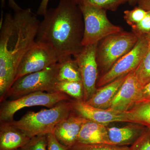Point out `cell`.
Masks as SVG:
<instances>
[{
	"mask_svg": "<svg viewBox=\"0 0 150 150\" xmlns=\"http://www.w3.org/2000/svg\"><path fill=\"white\" fill-rule=\"evenodd\" d=\"M83 16V46L96 44L105 38L123 31L122 28L113 24L108 18L107 11L90 5H79Z\"/></svg>",
	"mask_w": 150,
	"mask_h": 150,
	"instance_id": "cell-6",
	"label": "cell"
},
{
	"mask_svg": "<svg viewBox=\"0 0 150 150\" xmlns=\"http://www.w3.org/2000/svg\"><path fill=\"white\" fill-rule=\"evenodd\" d=\"M59 69V63H57L42 71L19 78L14 82L9 89L3 101L7 98L11 97L15 99L36 92H56L55 86L58 81L57 77Z\"/></svg>",
	"mask_w": 150,
	"mask_h": 150,
	"instance_id": "cell-5",
	"label": "cell"
},
{
	"mask_svg": "<svg viewBox=\"0 0 150 150\" xmlns=\"http://www.w3.org/2000/svg\"><path fill=\"white\" fill-rule=\"evenodd\" d=\"M31 138L6 122L0 124V150H17L27 144Z\"/></svg>",
	"mask_w": 150,
	"mask_h": 150,
	"instance_id": "cell-16",
	"label": "cell"
},
{
	"mask_svg": "<svg viewBox=\"0 0 150 150\" xmlns=\"http://www.w3.org/2000/svg\"><path fill=\"white\" fill-rule=\"evenodd\" d=\"M130 150H150V129L146 128L130 147Z\"/></svg>",
	"mask_w": 150,
	"mask_h": 150,
	"instance_id": "cell-27",
	"label": "cell"
},
{
	"mask_svg": "<svg viewBox=\"0 0 150 150\" xmlns=\"http://www.w3.org/2000/svg\"><path fill=\"white\" fill-rule=\"evenodd\" d=\"M59 59L51 48L35 41L22 59L14 82L28 74L42 71L58 63Z\"/></svg>",
	"mask_w": 150,
	"mask_h": 150,
	"instance_id": "cell-9",
	"label": "cell"
},
{
	"mask_svg": "<svg viewBox=\"0 0 150 150\" xmlns=\"http://www.w3.org/2000/svg\"><path fill=\"white\" fill-rule=\"evenodd\" d=\"M138 0H128V4L130 6H134L137 5Z\"/></svg>",
	"mask_w": 150,
	"mask_h": 150,
	"instance_id": "cell-33",
	"label": "cell"
},
{
	"mask_svg": "<svg viewBox=\"0 0 150 150\" xmlns=\"http://www.w3.org/2000/svg\"><path fill=\"white\" fill-rule=\"evenodd\" d=\"M149 100H150V82L142 88L136 104Z\"/></svg>",
	"mask_w": 150,
	"mask_h": 150,
	"instance_id": "cell-29",
	"label": "cell"
},
{
	"mask_svg": "<svg viewBox=\"0 0 150 150\" xmlns=\"http://www.w3.org/2000/svg\"><path fill=\"white\" fill-rule=\"evenodd\" d=\"M17 150H23L22 149H19Z\"/></svg>",
	"mask_w": 150,
	"mask_h": 150,
	"instance_id": "cell-35",
	"label": "cell"
},
{
	"mask_svg": "<svg viewBox=\"0 0 150 150\" xmlns=\"http://www.w3.org/2000/svg\"><path fill=\"white\" fill-rule=\"evenodd\" d=\"M23 150H47L48 139L47 135L36 136L31 138Z\"/></svg>",
	"mask_w": 150,
	"mask_h": 150,
	"instance_id": "cell-25",
	"label": "cell"
},
{
	"mask_svg": "<svg viewBox=\"0 0 150 150\" xmlns=\"http://www.w3.org/2000/svg\"><path fill=\"white\" fill-rule=\"evenodd\" d=\"M55 91L66 94L76 100H83L84 88L81 81H59L55 86Z\"/></svg>",
	"mask_w": 150,
	"mask_h": 150,
	"instance_id": "cell-20",
	"label": "cell"
},
{
	"mask_svg": "<svg viewBox=\"0 0 150 150\" xmlns=\"http://www.w3.org/2000/svg\"><path fill=\"white\" fill-rule=\"evenodd\" d=\"M107 126L87 120L81 128L77 142L84 144L112 145L109 139Z\"/></svg>",
	"mask_w": 150,
	"mask_h": 150,
	"instance_id": "cell-15",
	"label": "cell"
},
{
	"mask_svg": "<svg viewBox=\"0 0 150 150\" xmlns=\"http://www.w3.org/2000/svg\"><path fill=\"white\" fill-rule=\"evenodd\" d=\"M98 43L83 46L74 57L77 62L83 86L84 101L90 99L97 89L96 83L99 74L96 57Z\"/></svg>",
	"mask_w": 150,
	"mask_h": 150,
	"instance_id": "cell-10",
	"label": "cell"
},
{
	"mask_svg": "<svg viewBox=\"0 0 150 150\" xmlns=\"http://www.w3.org/2000/svg\"><path fill=\"white\" fill-rule=\"evenodd\" d=\"M78 5H90L115 11L121 5L128 3V0H74Z\"/></svg>",
	"mask_w": 150,
	"mask_h": 150,
	"instance_id": "cell-22",
	"label": "cell"
},
{
	"mask_svg": "<svg viewBox=\"0 0 150 150\" xmlns=\"http://www.w3.org/2000/svg\"><path fill=\"white\" fill-rule=\"evenodd\" d=\"M132 32L138 37L147 35L150 33V11L147 12L146 16L139 23L131 27Z\"/></svg>",
	"mask_w": 150,
	"mask_h": 150,
	"instance_id": "cell-26",
	"label": "cell"
},
{
	"mask_svg": "<svg viewBox=\"0 0 150 150\" xmlns=\"http://www.w3.org/2000/svg\"><path fill=\"white\" fill-rule=\"evenodd\" d=\"M58 81H81L79 69L76 60L71 56L62 57L59 59ZM82 82V81H81Z\"/></svg>",
	"mask_w": 150,
	"mask_h": 150,
	"instance_id": "cell-18",
	"label": "cell"
},
{
	"mask_svg": "<svg viewBox=\"0 0 150 150\" xmlns=\"http://www.w3.org/2000/svg\"><path fill=\"white\" fill-rule=\"evenodd\" d=\"M127 75L122 76L110 83L97 89L91 98L85 102L93 107L108 109Z\"/></svg>",
	"mask_w": 150,
	"mask_h": 150,
	"instance_id": "cell-17",
	"label": "cell"
},
{
	"mask_svg": "<svg viewBox=\"0 0 150 150\" xmlns=\"http://www.w3.org/2000/svg\"><path fill=\"white\" fill-rule=\"evenodd\" d=\"M68 150H130L127 146L108 144H84L76 142Z\"/></svg>",
	"mask_w": 150,
	"mask_h": 150,
	"instance_id": "cell-23",
	"label": "cell"
},
{
	"mask_svg": "<svg viewBox=\"0 0 150 150\" xmlns=\"http://www.w3.org/2000/svg\"><path fill=\"white\" fill-rule=\"evenodd\" d=\"M30 8L2 13L0 26V101L14 82L22 59L35 42L40 21Z\"/></svg>",
	"mask_w": 150,
	"mask_h": 150,
	"instance_id": "cell-1",
	"label": "cell"
},
{
	"mask_svg": "<svg viewBox=\"0 0 150 150\" xmlns=\"http://www.w3.org/2000/svg\"><path fill=\"white\" fill-rule=\"evenodd\" d=\"M137 5L145 10L150 11V0H138Z\"/></svg>",
	"mask_w": 150,
	"mask_h": 150,
	"instance_id": "cell-32",
	"label": "cell"
},
{
	"mask_svg": "<svg viewBox=\"0 0 150 150\" xmlns=\"http://www.w3.org/2000/svg\"><path fill=\"white\" fill-rule=\"evenodd\" d=\"M48 150H68L69 148L62 145L53 133L47 134Z\"/></svg>",
	"mask_w": 150,
	"mask_h": 150,
	"instance_id": "cell-28",
	"label": "cell"
},
{
	"mask_svg": "<svg viewBox=\"0 0 150 150\" xmlns=\"http://www.w3.org/2000/svg\"><path fill=\"white\" fill-rule=\"evenodd\" d=\"M138 81L142 88L150 82V40L147 50L139 67L134 70Z\"/></svg>",
	"mask_w": 150,
	"mask_h": 150,
	"instance_id": "cell-21",
	"label": "cell"
},
{
	"mask_svg": "<svg viewBox=\"0 0 150 150\" xmlns=\"http://www.w3.org/2000/svg\"><path fill=\"white\" fill-rule=\"evenodd\" d=\"M43 17L35 41L51 48L59 59L79 54L83 47L84 25L81 11L74 0H59Z\"/></svg>",
	"mask_w": 150,
	"mask_h": 150,
	"instance_id": "cell-2",
	"label": "cell"
},
{
	"mask_svg": "<svg viewBox=\"0 0 150 150\" xmlns=\"http://www.w3.org/2000/svg\"><path fill=\"white\" fill-rule=\"evenodd\" d=\"M70 100L69 96L61 92H36L12 100H5L1 103L0 122L13 121L15 114L24 108L44 106L51 108L59 103Z\"/></svg>",
	"mask_w": 150,
	"mask_h": 150,
	"instance_id": "cell-7",
	"label": "cell"
},
{
	"mask_svg": "<svg viewBox=\"0 0 150 150\" xmlns=\"http://www.w3.org/2000/svg\"><path fill=\"white\" fill-rule=\"evenodd\" d=\"M142 88L134 71H132L126 76L108 109L120 112L128 111L137 103Z\"/></svg>",
	"mask_w": 150,
	"mask_h": 150,
	"instance_id": "cell-12",
	"label": "cell"
},
{
	"mask_svg": "<svg viewBox=\"0 0 150 150\" xmlns=\"http://www.w3.org/2000/svg\"><path fill=\"white\" fill-rule=\"evenodd\" d=\"M146 38L147 40H148V41H149L150 40V33L149 34H148L147 35H144Z\"/></svg>",
	"mask_w": 150,
	"mask_h": 150,
	"instance_id": "cell-34",
	"label": "cell"
},
{
	"mask_svg": "<svg viewBox=\"0 0 150 150\" xmlns=\"http://www.w3.org/2000/svg\"><path fill=\"white\" fill-rule=\"evenodd\" d=\"M147 12V11L137 6L131 10L124 11V18L127 24L132 27L145 17Z\"/></svg>",
	"mask_w": 150,
	"mask_h": 150,
	"instance_id": "cell-24",
	"label": "cell"
},
{
	"mask_svg": "<svg viewBox=\"0 0 150 150\" xmlns=\"http://www.w3.org/2000/svg\"><path fill=\"white\" fill-rule=\"evenodd\" d=\"M73 111L88 120L108 126L112 122H129L126 112L103 109L91 106L83 100H71Z\"/></svg>",
	"mask_w": 150,
	"mask_h": 150,
	"instance_id": "cell-11",
	"label": "cell"
},
{
	"mask_svg": "<svg viewBox=\"0 0 150 150\" xmlns=\"http://www.w3.org/2000/svg\"><path fill=\"white\" fill-rule=\"evenodd\" d=\"M8 1V6L14 12H16L21 10L22 8L18 4L16 0H1V8L4 6L5 4L6 1Z\"/></svg>",
	"mask_w": 150,
	"mask_h": 150,
	"instance_id": "cell-30",
	"label": "cell"
},
{
	"mask_svg": "<svg viewBox=\"0 0 150 150\" xmlns=\"http://www.w3.org/2000/svg\"><path fill=\"white\" fill-rule=\"evenodd\" d=\"M126 113L129 123H138L150 129V100L137 103Z\"/></svg>",
	"mask_w": 150,
	"mask_h": 150,
	"instance_id": "cell-19",
	"label": "cell"
},
{
	"mask_svg": "<svg viewBox=\"0 0 150 150\" xmlns=\"http://www.w3.org/2000/svg\"><path fill=\"white\" fill-rule=\"evenodd\" d=\"M130 123L122 127H108V137L112 145L127 146L132 145L146 128L138 123Z\"/></svg>",
	"mask_w": 150,
	"mask_h": 150,
	"instance_id": "cell-14",
	"label": "cell"
},
{
	"mask_svg": "<svg viewBox=\"0 0 150 150\" xmlns=\"http://www.w3.org/2000/svg\"><path fill=\"white\" fill-rule=\"evenodd\" d=\"M86 120L73 111L57 124L53 134L60 143L69 149L77 142L81 128Z\"/></svg>",
	"mask_w": 150,
	"mask_h": 150,
	"instance_id": "cell-13",
	"label": "cell"
},
{
	"mask_svg": "<svg viewBox=\"0 0 150 150\" xmlns=\"http://www.w3.org/2000/svg\"><path fill=\"white\" fill-rule=\"evenodd\" d=\"M73 111L71 100L59 103L54 107L38 112L29 111L18 121L6 122L19 129L28 137L54 133L58 123Z\"/></svg>",
	"mask_w": 150,
	"mask_h": 150,
	"instance_id": "cell-3",
	"label": "cell"
},
{
	"mask_svg": "<svg viewBox=\"0 0 150 150\" xmlns=\"http://www.w3.org/2000/svg\"><path fill=\"white\" fill-rule=\"evenodd\" d=\"M50 0H41L40 5L38 6L36 14L38 16H43L48 9V5Z\"/></svg>",
	"mask_w": 150,
	"mask_h": 150,
	"instance_id": "cell-31",
	"label": "cell"
},
{
	"mask_svg": "<svg viewBox=\"0 0 150 150\" xmlns=\"http://www.w3.org/2000/svg\"><path fill=\"white\" fill-rule=\"evenodd\" d=\"M148 46V41L146 37L144 35L139 37L138 42L133 49L122 56L109 71L98 79L96 87L103 86L136 70L142 62Z\"/></svg>",
	"mask_w": 150,
	"mask_h": 150,
	"instance_id": "cell-8",
	"label": "cell"
},
{
	"mask_svg": "<svg viewBox=\"0 0 150 150\" xmlns=\"http://www.w3.org/2000/svg\"><path fill=\"white\" fill-rule=\"evenodd\" d=\"M138 40L139 37L132 31L123 30L100 41L96 54L98 73L103 75L107 72L115 62L133 49Z\"/></svg>",
	"mask_w": 150,
	"mask_h": 150,
	"instance_id": "cell-4",
	"label": "cell"
}]
</instances>
